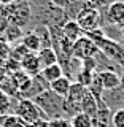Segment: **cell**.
<instances>
[{
  "label": "cell",
  "instance_id": "17",
  "mask_svg": "<svg viewBox=\"0 0 124 127\" xmlns=\"http://www.w3.org/2000/svg\"><path fill=\"white\" fill-rule=\"evenodd\" d=\"M40 75L43 76V79H45L48 84H51L53 81H56V79H59L61 76H64V70H62V67L59 65V64H53V65H49V67H45Z\"/></svg>",
  "mask_w": 124,
  "mask_h": 127
},
{
  "label": "cell",
  "instance_id": "26",
  "mask_svg": "<svg viewBox=\"0 0 124 127\" xmlns=\"http://www.w3.org/2000/svg\"><path fill=\"white\" fill-rule=\"evenodd\" d=\"M8 26H10V21H8L6 14L3 13V10L0 8V38L3 37V33H5V30H6Z\"/></svg>",
  "mask_w": 124,
  "mask_h": 127
},
{
  "label": "cell",
  "instance_id": "27",
  "mask_svg": "<svg viewBox=\"0 0 124 127\" xmlns=\"http://www.w3.org/2000/svg\"><path fill=\"white\" fill-rule=\"evenodd\" d=\"M49 3L56 8H61V10H64L67 5L70 3V0H49Z\"/></svg>",
  "mask_w": 124,
  "mask_h": 127
},
{
  "label": "cell",
  "instance_id": "23",
  "mask_svg": "<svg viewBox=\"0 0 124 127\" xmlns=\"http://www.w3.org/2000/svg\"><path fill=\"white\" fill-rule=\"evenodd\" d=\"M111 127H124V108L113 111V114H111Z\"/></svg>",
  "mask_w": 124,
  "mask_h": 127
},
{
  "label": "cell",
  "instance_id": "5",
  "mask_svg": "<svg viewBox=\"0 0 124 127\" xmlns=\"http://www.w3.org/2000/svg\"><path fill=\"white\" fill-rule=\"evenodd\" d=\"M124 24V2H111L102 14V29L105 26L121 27Z\"/></svg>",
  "mask_w": 124,
  "mask_h": 127
},
{
  "label": "cell",
  "instance_id": "11",
  "mask_svg": "<svg viewBox=\"0 0 124 127\" xmlns=\"http://www.w3.org/2000/svg\"><path fill=\"white\" fill-rule=\"evenodd\" d=\"M61 30H62V35H64V37L69 40V41H72V43H75L78 38H81L83 35H84L83 29L78 26L77 21H73V19H69V21L62 26Z\"/></svg>",
  "mask_w": 124,
  "mask_h": 127
},
{
  "label": "cell",
  "instance_id": "13",
  "mask_svg": "<svg viewBox=\"0 0 124 127\" xmlns=\"http://www.w3.org/2000/svg\"><path fill=\"white\" fill-rule=\"evenodd\" d=\"M72 79L69 76H61L59 79H56V81H53L49 84V89L53 91L54 94H57V95H61L62 98H65L67 95H69V91H70V87H72Z\"/></svg>",
  "mask_w": 124,
  "mask_h": 127
},
{
  "label": "cell",
  "instance_id": "1",
  "mask_svg": "<svg viewBox=\"0 0 124 127\" xmlns=\"http://www.w3.org/2000/svg\"><path fill=\"white\" fill-rule=\"evenodd\" d=\"M34 102H35V105L41 110V113L45 114V118L48 121L56 119V118H67L65 110H64V102H65V98H62L61 95L54 94L51 89H48L45 92H41L40 95H37V97L34 98Z\"/></svg>",
  "mask_w": 124,
  "mask_h": 127
},
{
  "label": "cell",
  "instance_id": "12",
  "mask_svg": "<svg viewBox=\"0 0 124 127\" xmlns=\"http://www.w3.org/2000/svg\"><path fill=\"white\" fill-rule=\"evenodd\" d=\"M24 37V29L19 26H16V24H10V26L6 27L5 33H3V40L8 43L10 46H14L18 45V43H21V40Z\"/></svg>",
  "mask_w": 124,
  "mask_h": 127
},
{
  "label": "cell",
  "instance_id": "31",
  "mask_svg": "<svg viewBox=\"0 0 124 127\" xmlns=\"http://www.w3.org/2000/svg\"><path fill=\"white\" fill-rule=\"evenodd\" d=\"M111 2H124V0H111Z\"/></svg>",
  "mask_w": 124,
  "mask_h": 127
},
{
  "label": "cell",
  "instance_id": "3",
  "mask_svg": "<svg viewBox=\"0 0 124 127\" xmlns=\"http://www.w3.org/2000/svg\"><path fill=\"white\" fill-rule=\"evenodd\" d=\"M13 114H16L18 118H21L26 124H32V122L38 121V119H46L45 114L41 113V110L35 105L34 100H16L14 108H13Z\"/></svg>",
  "mask_w": 124,
  "mask_h": 127
},
{
  "label": "cell",
  "instance_id": "30",
  "mask_svg": "<svg viewBox=\"0 0 124 127\" xmlns=\"http://www.w3.org/2000/svg\"><path fill=\"white\" fill-rule=\"evenodd\" d=\"M119 29H121V35H123V38H124V24H123L121 27H119Z\"/></svg>",
  "mask_w": 124,
  "mask_h": 127
},
{
  "label": "cell",
  "instance_id": "20",
  "mask_svg": "<svg viewBox=\"0 0 124 127\" xmlns=\"http://www.w3.org/2000/svg\"><path fill=\"white\" fill-rule=\"evenodd\" d=\"M0 127H27V124L16 114H5L0 116Z\"/></svg>",
  "mask_w": 124,
  "mask_h": 127
},
{
  "label": "cell",
  "instance_id": "14",
  "mask_svg": "<svg viewBox=\"0 0 124 127\" xmlns=\"http://www.w3.org/2000/svg\"><path fill=\"white\" fill-rule=\"evenodd\" d=\"M97 110H99L97 100H95L94 95L87 91L84 94V97H83V100H81V113H84V114H87V116H91L94 119V116L97 114Z\"/></svg>",
  "mask_w": 124,
  "mask_h": 127
},
{
  "label": "cell",
  "instance_id": "9",
  "mask_svg": "<svg viewBox=\"0 0 124 127\" xmlns=\"http://www.w3.org/2000/svg\"><path fill=\"white\" fill-rule=\"evenodd\" d=\"M21 68L26 71L29 76H38L41 73V65H40L37 53H29L26 57L21 61Z\"/></svg>",
  "mask_w": 124,
  "mask_h": 127
},
{
  "label": "cell",
  "instance_id": "24",
  "mask_svg": "<svg viewBox=\"0 0 124 127\" xmlns=\"http://www.w3.org/2000/svg\"><path fill=\"white\" fill-rule=\"evenodd\" d=\"M11 54V46L3 38H0V62H5Z\"/></svg>",
  "mask_w": 124,
  "mask_h": 127
},
{
  "label": "cell",
  "instance_id": "2",
  "mask_svg": "<svg viewBox=\"0 0 124 127\" xmlns=\"http://www.w3.org/2000/svg\"><path fill=\"white\" fill-rule=\"evenodd\" d=\"M2 10L6 14L10 24H16L22 29L29 26L32 21V6L29 0H13L10 5L3 6Z\"/></svg>",
  "mask_w": 124,
  "mask_h": 127
},
{
  "label": "cell",
  "instance_id": "6",
  "mask_svg": "<svg viewBox=\"0 0 124 127\" xmlns=\"http://www.w3.org/2000/svg\"><path fill=\"white\" fill-rule=\"evenodd\" d=\"M97 53H99V48L95 45V41L92 38H89L86 33L73 43V57L80 59V61L94 57Z\"/></svg>",
  "mask_w": 124,
  "mask_h": 127
},
{
  "label": "cell",
  "instance_id": "10",
  "mask_svg": "<svg viewBox=\"0 0 124 127\" xmlns=\"http://www.w3.org/2000/svg\"><path fill=\"white\" fill-rule=\"evenodd\" d=\"M97 75H99L103 91L121 89V75L119 73H116V71H100Z\"/></svg>",
  "mask_w": 124,
  "mask_h": 127
},
{
  "label": "cell",
  "instance_id": "25",
  "mask_svg": "<svg viewBox=\"0 0 124 127\" xmlns=\"http://www.w3.org/2000/svg\"><path fill=\"white\" fill-rule=\"evenodd\" d=\"M49 127H72L70 126V119L67 118H56L49 121Z\"/></svg>",
  "mask_w": 124,
  "mask_h": 127
},
{
  "label": "cell",
  "instance_id": "15",
  "mask_svg": "<svg viewBox=\"0 0 124 127\" xmlns=\"http://www.w3.org/2000/svg\"><path fill=\"white\" fill-rule=\"evenodd\" d=\"M21 43L27 48L29 53H38V51L41 49V40H40L38 35L35 33V32H32V30H29L27 33H24Z\"/></svg>",
  "mask_w": 124,
  "mask_h": 127
},
{
  "label": "cell",
  "instance_id": "18",
  "mask_svg": "<svg viewBox=\"0 0 124 127\" xmlns=\"http://www.w3.org/2000/svg\"><path fill=\"white\" fill-rule=\"evenodd\" d=\"M16 100H18V98H13L8 94H5L3 91H0V116L13 114V108H14Z\"/></svg>",
  "mask_w": 124,
  "mask_h": 127
},
{
  "label": "cell",
  "instance_id": "29",
  "mask_svg": "<svg viewBox=\"0 0 124 127\" xmlns=\"http://www.w3.org/2000/svg\"><path fill=\"white\" fill-rule=\"evenodd\" d=\"M10 76L8 75V71H6V67H5V62H0V84H2L5 79Z\"/></svg>",
  "mask_w": 124,
  "mask_h": 127
},
{
  "label": "cell",
  "instance_id": "28",
  "mask_svg": "<svg viewBox=\"0 0 124 127\" xmlns=\"http://www.w3.org/2000/svg\"><path fill=\"white\" fill-rule=\"evenodd\" d=\"M27 127H49V121L48 119H38L32 124H27Z\"/></svg>",
  "mask_w": 124,
  "mask_h": 127
},
{
  "label": "cell",
  "instance_id": "8",
  "mask_svg": "<svg viewBox=\"0 0 124 127\" xmlns=\"http://www.w3.org/2000/svg\"><path fill=\"white\" fill-rule=\"evenodd\" d=\"M102 102L107 105L111 113L116 111L119 108H124V102H123V89H115V91H103L102 95Z\"/></svg>",
  "mask_w": 124,
  "mask_h": 127
},
{
  "label": "cell",
  "instance_id": "22",
  "mask_svg": "<svg viewBox=\"0 0 124 127\" xmlns=\"http://www.w3.org/2000/svg\"><path fill=\"white\" fill-rule=\"evenodd\" d=\"M27 54H29V51H27V48L24 46L22 43H18V45L11 46V54H10V57H11V59H16V61L21 62Z\"/></svg>",
  "mask_w": 124,
  "mask_h": 127
},
{
  "label": "cell",
  "instance_id": "16",
  "mask_svg": "<svg viewBox=\"0 0 124 127\" xmlns=\"http://www.w3.org/2000/svg\"><path fill=\"white\" fill-rule=\"evenodd\" d=\"M38 56V61H40V65H41V70L45 67H49L53 64H57V54L53 48H41V49L37 53Z\"/></svg>",
  "mask_w": 124,
  "mask_h": 127
},
{
  "label": "cell",
  "instance_id": "32",
  "mask_svg": "<svg viewBox=\"0 0 124 127\" xmlns=\"http://www.w3.org/2000/svg\"><path fill=\"white\" fill-rule=\"evenodd\" d=\"M123 102H124V91H123Z\"/></svg>",
  "mask_w": 124,
  "mask_h": 127
},
{
  "label": "cell",
  "instance_id": "7",
  "mask_svg": "<svg viewBox=\"0 0 124 127\" xmlns=\"http://www.w3.org/2000/svg\"><path fill=\"white\" fill-rule=\"evenodd\" d=\"M49 89V84L43 79L41 75H38V76H34L30 79L29 86L26 87V89L22 91V92L18 94V100H21V98H26V100H34L37 95H40L41 92H45V91Z\"/></svg>",
  "mask_w": 124,
  "mask_h": 127
},
{
  "label": "cell",
  "instance_id": "21",
  "mask_svg": "<svg viewBox=\"0 0 124 127\" xmlns=\"http://www.w3.org/2000/svg\"><path fill=\"white\" fill-rule=\"evenodd\" d=\"M94 75H95V71L81 68V70H80V73L77 75V83H80V84H83L84 87H87V86L91 84V81H92Z\"/></svg>",
  "mask_w": 124,
  "mask_h": 127
},
{
  "label": "cell",
  "instance_id": "4",
  "mask_svg": "<svg viewBox=\"0 0 124 127\" xmlns=\"http://www.w3.org/2000/svg\"><path fill=\"white\" fill-rule=\"evenodd\" d=\"M75 21L78 22V26L83 29L84 33H91V32L102 29V13L94 8H83L77 16Z\"/></svg>",
  "mask_w": 124,
  "mask_h": 127
},
{
  "label": "cell",
  "instance_id": "19",
  "mask_svg": "<svg viewBox=\"0 0 124 127\" xmlns=\"http://www.w3.org/2000/svg\"><path fill=\"white\" fill-rule=\"evenodd\" d=\"M72 127H94V119L84 113H78L70 118Z\"/></svg>",
  "mask_w": 124,
  "mask_h": 127
}]
</instances>
